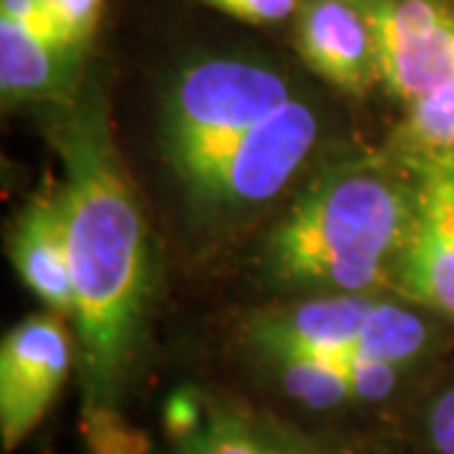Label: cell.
Returning a JSON list of instances; mask_svg holds the SVG:
<instances>
[{
  "label": "cell",
  "instance_id": "6da1fadb",
  "mask_svg": "<svg viewBox=\"0 0 454 454\" xmlns=\"http://www.w3.org/2000/svg\"><path fill=\"white\" fill-rule=\"evenodd\" d=\"M64 162L74 276V331L83 411L119 409L145 340L152 240L145 207L114 142L106 101L91 89L53 127Z\"/></svg>",
  "mask_w": 454,
  "mask_h": 454
},
{
  "label": "cell",
  "instance_id": "7a4b0ae2",
  "mask_svg": "<svg viewBox=\"0 0 454 454\" xmlns=\"http://www.w3.org/2000/svg\"><path fill=\"white\" fill-rule=\"evenodd\" d=\"M409 169L354 160L324 169L268 232L262 270L288 288L366 295L391 286L411 223Z\"/></svg>",
  "mask_w": 454,
  "mask_h": 454
},
{
  "label": "cell",
  "instance_id": "3957f363",
  "mask_svg": "<svg viewBox=\"0 0 454 454\" xmlns=\"http://www.w3.org/2000/svg\"><path fill=\"white\" fill-rule=\"evenodd\" d=\"M293 97L278 68L253 59L215 56L177 71L164 91L160 137L179 184L190 190L243 134Z\"/></svg>",
  "mask_w": 454,
  "mask_h": 454
},
{
  "label": "cell",
  "instance_id": "277c9868",
  "mask_svg": "<svg viewBox=\"0 0 454 454\" xmlns=\"http://www.w3.org/2000/svg\"><path fill=\"white\" fill-rule=\"evenodd\" d=\"M316 109L293 97L286 106L243 134L210 169L184 190L200 210L245 212L278 197L318 142Z\"/></svg>",
  "mask_w": 454,
  "mask_h": 454
},
{
  "label": "cell",
  "instance_id": "5b68a950",
  "mask_svg": "<svg viewBox=\"0 0 454 454\" xmlns=\"http://www.w3.org/2000/svg\"><path fill=\"white\" fill-rule=\"evenodd\" d=\"M396 160L409 169L414 207L391 288L417 309L454 318V152Z\"/></svg>",
  "mask_w": 454,
  "mask_h": 454
},
{
  "label": "cell",
  "instance_id": "8992f818",
  "mask_svg": "<svg viewBox=\"0 0 454 454\" xmlns=\"http://www.w3.org/2000/svg\"><path fill=\"white\" fill-rule=\"evenodd\" d=\"M379 51L381 83L404 104L454 83V3L354 0Z\"/></svg>",
  "mask_w": 454,
  "mask_h": 454
},
{
  "label": "cell",
  "instance_id": "52a82bcc",
  "mask_svg": "<svg viewBox=\"0 0 454 454\" xmlns=\"http://www.w3.org/2000/svg\"><path fill=\"white\" fill-rule=\"evenodd\" d=\"M79 358L64 313H38L16 324L0 343V437L16 450L31 434L68 381Z\"/></svg>",
  "mask_w": 454,
  "mask_h": 454
},
{
  "label": "cell",
  "instance_id": "ba28073f",
  "mask_svg": "<svg viewBox=\"0 0 454 454\" xmlns=\"http://www.w3.org/2000/svg\"><path fill=\"white\" fill-rule=\"evenodd\" d=\"M298 53L316 76L346 94L381 82L376 38L354 0H301Z\"/></svg>",
  "mask_w": 454,
  "mask_h": 454
},
{
  "label": "cell",
  "instance_id": "9c48e42d",
  "mask_svg": "<svg viewBox=\"0 0 454 454\" xmlns=\"http://www.w3.org/2000/svg\"><path fill=\"white\" fill-rule=\"evenodd\" d=\"M369 295L328 293L273 310L250 324V340L265 358L318 356L346 361L354 356L358 333L373 309Z\"/></svg>",
  "mask_w": 454,
  "mask_h": 454
},
{
  "label": "cell",
  "instance_id": "30bf717a",
  "mask_svg": "<svg viewBox=\"0 0 454 454\" xmlns=\"http://www.w3.org/2000/svg\"><path fill=\"white\" fill-rule=\"evenodd\" d=\"M11 262L26 288L35 293L49 310L74 318L76 293L64 187L33 197L18 215L11 232Z\"/></svg>",
  "mask_w": 454,
  "mask_h": 454
},
{
  "label": "cell",
  "instance_id": "8fae6325",
  "mask_svg": "<svg viewBox=\"0 0 454 454\" xmlns=\"http://www.w3.org/2000/svg\"><path fill=\"white\" fill-rule=\"evenodd\" d=\"M172 454H340L309 432L243 404L207 394L200 422L177 437Z\"/></svg>",
  "mask_w": 454,
  "mask_h": 454
},
{
  "label": "cell",
  "instance_id": "7c38bea8",
  "mask_svg": "<svg viewBox=\"0 0 454 454\" xmlns=\"http://www.w3.org/2000/svg\"><path fill=\"white\" fill-rule=\"evenodd\" d=\"M82 49L56 46L8 18H0L3 101H51L66 106L82 94Z\"/></svg>",
  "mask_w": 454,
  "mask_h": 454
},
{
  "label": "cell",
  "instance_id": "4fadbf2b",
  "mask_svg": "<svg viewBox=\"0 0 454 454\" xmlns=\"http://www.w3.org/2000/svg\"><path fill=\"white\" fill-rule=\"evenodd\" d=\"M432 346V325L402 303L376 301L366 324L358 333L354 356L369 361H384L399 369L414 366Z\"/></svg>",
  "mask_w": 454,
  "mask_h": 454
},
{
  "label": "cell",
  "instance_id": "5bb4252c",
  "mask_svg": "<svg viewBox=\"0 0 454 454\" xmlns=\"http://www.w3.org/2000/svg\"><path fill=\"white\" fill-rule=\"evenodd\" d=\"M280 389L309 411H336L356 404L340 361L318 356H270Z\"/></svg>",
  "mask_w": 454,
  "mask_h": 454
},
{
  "label": "cell",
  "instance_id": "9a60e30c",
  "mask_svg": "<svg viewBox=\"0 0 454 454\" xmlns=\"http://www.w3.org/2000/svg\"><path fill=\"white\" fill-rule=\"evenodd\" d=\"M454 152V83L414 104L394 131V157Z\"/></svg>",
  "mask_w": 454,
  "mask_h": 454
},
{
  "label": "cell",
  "instance_id": "2e32d148",
  "mask_svg": "<svg viewBox=\"0 0 454 454\" xmlns=\"http://www.w3.org/2000/svg\"><path fill=\"white\" fill-rule=\"evenodd\" d=\"M91 454H146V437L121 419L119 409L83 411Z\"/></svg>",
  "mask_w": 454,
  "mask_h": 454
},
{
  "label": "cell",
  "instance_id": "e0dca14e",
  "mask_svg": "<svg viewBox=\"0 0 454 454\" xmlns=\"http://www.w3.org/2000/svg\"><path fill=\"white\" fill-rule=\"evenodd\" d=\"M340 364L351 381L356 404H379V402L389 399L406 372L394 364L369 361V358H346Z\"/></svg>",
  "mask_w": 454,
  "mask_h": 454
},
{
  "label": "cell",
  "instance_id": "ac0fdd59",
  "mask_svg": "<svg viewBox=\"0 0 454 454\" xmlns=\"http://www.w3.org/2000/svg\"><path fill=\"white\" fill-rule=\"evenodd\" d=\"M0 18H8L18 26H23L33 35L56 43V46H79L71 41V35L64 31V26L53 18L49 5L43 0H0ZM83 49V46H79Z\"/></svg>",
  "mask_w": 454,
  "mask_h": 454
},
{
  "label": "cell",
  "instance_id": "d6986e66",
  "mask_svg": "<svg viewBox=\"0 0 454 454\" xmlns=\"http://www.w3.org/2000/svg\"><path fill=\"white\" fill-rule=\"evenodd\" d=\"M202 3H207L220 13L255 26L280 23L293 13H298L301 8V0H202Z\"/></svg>",
  "mask_w": 454,
  "mask_h": 454
},
{
  "label": "cell",
  "instance_id": "ffe728a7",
  "mask_svg": "<svg viewBox=\"0 0 454 454\" xmlns=\"http://www.w3.org/2000/svg\"><path fill=\"white\" fill-rule=\"evenodd\" d=\"M53 18L64 26V31L83 46L94 33L101 16V0H43Z\"/></svg>",
  "mask_w": 454,
  "mask_h": 454
},
{
  "label": "cell",
  "instance_id": "44dd1931",
  "mask_svg": "<svg viewBox=\"0 0 454 454\" xmlns=\"http://www.w3.org/2000/svg\"><path fill=\"white\" fill-rule=\"evenodd\" d=\"M427 439L434 454H454V379L429 404Z\"/></svg>",
  "mask_w": 454,
  "mask_h": 454
}]
</instances>
